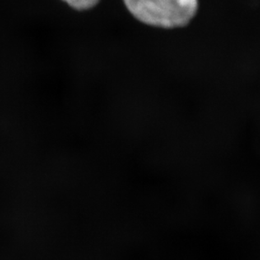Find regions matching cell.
<instances>
[{"mask_svg": "<svg viewBox=\"0 0 260 260\" xmlns=\"http://www.w3.org/2000/svg\"><path fill=\"white\" fill-rule=\"evenodd\" d=\"M128 12L152 27H185L197 15L199 0H123Z\"/></svg>", "mask_w": 260, "mask_h": 260, "instance_id": "cell-1", "label": "cell"}, {"mask_svg": "<svg viewBox=\"0 0 260 260\" xmlns=\"http://www.w3.org/2000/svg\"><path fill=\"white\" fill-rule=\"evenodd\" d=\"M70 8L79 11L91 10L99 4L101 0H61Z\"/></svg>", "mask_w": 260, "mask_h": 260, "instance_id": "cell-2", "label": "cell"}]
</instances>
